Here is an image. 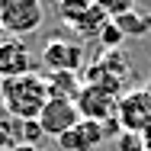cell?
<instances>
[{
    "label": "cell",
    "instance_id": "obj_1",
    "mask_svg": "<svg viewBox=\"0 0 151 151\" xmlns=\"http://www.w3.org/2000/svg\"><path fill=\"white\" fill-rule=\"evenodd\" d=\"M3 90V109L10 116H16L19 122L26 119H39L45 103H48V87H45V77L42 74H23V77H13V81H3L0 84Z\"/></svg>",
    "mask_w": 151,
    "mask_h": 151
},
{
    "label": "cell",
    "instance_id": "obj_16",
    "mask_svg": "<svg viewBox=\"0 0 151 151\" xmlns=\"http://www.w3.org/2000/svg\"><path fill=\"white\" fill-rule=\"evenodd\" d=\"M119 151H145V142L138 132H119V142H116Z\"/></svg>",
    "mask_w": 151,
    "mask_h": 151
},
{
    "label": "cell",
    "instance_id": "obj_10",
    "mask_svg": "<svg viewBox=\"0 0 151 151\" xmlns=\"http://www.w3.org/2000/svg\"><path fill=\"white\" fill-rule=\"evenodd\" d=\"M45 87H48V100H77L84 84L71 71H55V74L45 77Z\"/></svg>",
    "mask_w": 151,
    "mask_h": 151
},
{
    "label": "cell",
    "instance_id": "obj_21",
    "mask_svg": "<svg viewBox=\"0 0 151 151\" xmlns=\"http://www.w3.org/2000/svg\"><path fill=\"white\" fill-rule=\"evenodd\" d=\"M0 84H3V81H0Z\"/></svg>",
    "mask_w": 151,
    "mask_h": 151
},
{
    "label": "cell",
    "instance_id": "obj_4",
    "mask_svg": "<svg viewBox=\"0 0 151 151\" xmlns=\"http://www.w3.org/2000/svg\"><path fill=\"white\" fill-rule=\"evenodd\" d=\"M74 103H77L81 119H90V122H106V119H113L116 109H119V96L103 90V87H96V84H84Z\"/></svg>",
    "mask_w": 151,
    "mask_h": 151
},
{
    "label": "cell",
    "instance_id": "obj_3",
    "mask_svg": "<svg viewBox=\"0 0 151 151\" xmlns=\"http://www.w3.org/2000/svg\"><path fill=\"white\" fill-rule=\"evenodd\" d=\"M58 19L68 26V29L81 32V35H96L100 39V32L103 26L109 23V16L96 6V0H61L58 3Z\"/></svg>",
    "mask_w": 151,
    "mask_h": 151
},
{
    "label": "cell",
    "instance_id": "obj_19",
    "mask_svg": "<svg viewBox=\"0 0 151 151\" xmlns=\"http://www.w3.org/2000/svg\"><path fill=\"white\" fill-rule=\"evenodd\" d=\"M0 106H3V90H0Z\"/></svg>",
    "mask_w": 151,
    "mask_h": 151
},
{
    "label": "cell",
    "instance_id": "obj_15",
    "mask_svg": "<svg viewBox=\"0 0 151 151\" xmlns=\"http://www.w3.org/2000/svg\"><path fill=\"white\" fill-rule=\"evenodd\" d=\"M122 39H125V35H122V29L113 23V19H109V23L103 26V32H100V42H103L109 52H116V48H119V45H122Z\"/></svg>",
    "mask_w": 151,
    "mask_h": 151
},
{
    "label": "cell",
    "instance_id": "obj_13",
    "mask_svg": "<svg viewBox=\"0 0 151 151\" xmlns=\"http://www.w3.org/2000/svg\"><path fill=\"white\" fill-rule=\"evenodd\" d=\"M42 138H45V132H42L39 119L19 122V145H32V148H39V142H42Z\"/></svg>",
    "mask_w": 151,
    "mask_h": 151
},
{
    "label": "cell",
    "instance_id": "obj_11",
    "mask_svg": "<svg viewBox=\"0 0 151 151\" xmlns=\"http://www.w3.org/2000/svg\"><path fill=\"white\" fill-rule=\"evenodd\" d=\"M16 145H19V119L10 116V113L0 106V148L13 151Z\"/></svg>",
    "mask_w": 151,
    "mask_h": 151
},
{
    "label": "cell",
    "instance_id": "obj_17",
    "mask_svg": "<svg viewBox=\"0 0 151 151\" xmlns=\"http://www.w3.org/2000/svg\"><path fill=\"white\" fill-rule=\"evenodd\" d=\"M142 142H145V151H151V125L142 132Z\"/></svg>",
    "mask_w": 151,
    "mask_h": 151
},
{
    "label": "cell",
    "instance_id": "obj_9",
    "mask_svg": "<svg viewBox=\"0 0 151 151\" xmlns=\"http://www.w3.org/2000/svg\"><path fill=\"white\" fill-rule=\"evenodd\" d=\"M100 142H106V132H103V122H90L81 119L71 132H64L58 138L61 151H96Z\"/></svg>",
    "mask_w": 151,
    "mask_h": 151
},
{
    "label": "cell",
    "instance_id": "obj_2",
    "mask_svg": "<svg viewBox=\"0 0 151 151\" xmlns=\"http://www.w3.org/2000/svg\"><path fill=\"white\" fill-rule=\"evenodd\" d=\"M45 6L42 0H0V26L10 39H23L42 29Z\"/></svg>",
    "mask_w": 151,
    "mask_h": 151
},
{
    "label": "cell",
    "instance_id": "obj_14",
    "mask_svg": "<svg viewBox=\"0 0 151 151\" xmlns=\"http://www.w3.org/2000/svg\"><path fill=\"white\" fill-rule=\"evenodd\" d=\"M96 6H100L109 19H119L125 13H135V0H96Z\"/></svg>",
    "mask_w": 151,
    "mask_h": 151
},
{
    "label": "cell",
    "instance_id": "obj_20",
    "mask_svg": "<svg viewBox=\"0 0 151 151\" xmlns=\"http://www.w3.org/2000/svg\"><path fill=\"white\" fill-rule=\"evenodd\" d=\"M0 32H3V26H0Z\"/></svg>",
    "mask_w": 151,
    "mask_h": 151
},
{
    "label": "cell",
    "instance_id": "obj_6",
    "mask_svg": "<svg viewBox=\"0 0 151 151\" xmlns=\"http://www.w3.org/2000/svg\"><path fill=\"white\" fill-rule=\"evenodd\" d=\"M81 122V113H77V103L74 100H48L45 103V109H42V116H39V125H42V132L52 138H61L64 132H71L74 125Z\"/></svg>",
    "mask_w": 151,
    "mask_h": 151
},
{
    "label": "cell",
    "instance_id": "obj_8",
    "mask_svg": "<svg viewBox=\"0 0 151 151\" xmlns=\"http://www.w3.org/2000/svg\"><path fill=\"white\" fill-rule=\"evenodd\" d=\"M32 71V52L23 39H0V81H13Z\"/></svg>",
    "mask_w": 151,
    "mask_h": 151
},
{
    "label": "cell",
    "instance_id": "obj_7",
    "mask_svg": "<svg viewBox=\"0 0 151 151\" xmlns=\"http://www.w3.org/2000/svg\"><path fill=\"white\" fill-rule=\"evenodd\" d=\"M42 64L55 74V71H71L77 74L81 64H84V48L77 42H68V39H48L45 48H42Z\"/></svg>",
    "mask_w": 151,
    "mask_h": 151
},
{
    "label": "cell",
    "instance_id": "obj_5",
    "mask_svg": "<svg viewBox=\"0 0 151 151\" xmlns=\"http://www.w3.org/2000/svg\"><path fill=\"white\" fill-rule=\"evenodd\" d=\"M122 132H145L151 125V90H132L119 96V109H116Z\"/></svg>",
    "mask_w": 151,
    "mask_h": 151
},
{
    "label": "cell",
    "instance_id": "obj_18",
    "mask_svg": "<svg viewBox=\"0 0 151 151\" xmlns=\"http://www.w3.org/2000/svg\"><path fill=\"white\" fill-rule=\"evenodd\" d=\"M13 151H39V148H32V145H16Z\"/></svg>",
    "mask_w": 151,
    "mask_h": 151
},
{
    "label": "cell",
    "instance_id": "obj_12",
    "mask_svg": "<svg viewBox=\"0 0 151 151\" xmlns=\"http://www.w3.org/2000/svg\"><path fill=\"white\" fill-rule=\"evenodd\" d=\"M116 26L122 29V35H142V32H151V19H142L135 13H125L119 19H113Z\"/></svg>",
    "mask_w": 151,
    "mask_h": 151
}]
</instances>
